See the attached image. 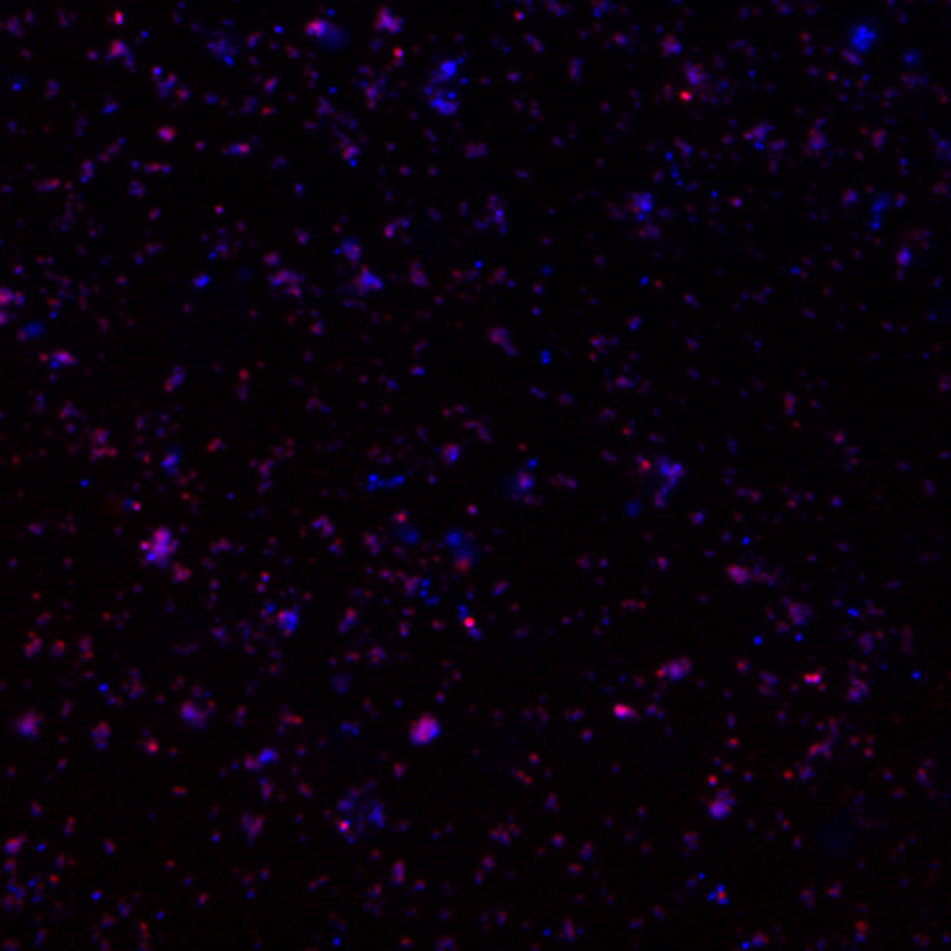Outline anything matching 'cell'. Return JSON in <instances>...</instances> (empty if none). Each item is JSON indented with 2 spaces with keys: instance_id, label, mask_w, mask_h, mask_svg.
Listing matches in <instances>:
<instances>
[{
  "instance_id": "4",
  "label": "cell",
  "mask_w": 951,
  "mask_h": 951,
  "mask_svg": "<svg viewBox=\"0 0 951 951\" xmlns=\"http://www.w3.org/2000/svg\"><path fill=\"white\" fill-rule=\"evenodd\" d=\"M436 737H439V722H436L434 717H421L417 719V722L413 724V730H410V741H413L415 745H428V743H434Z\"/></svg>"
},
{
  "instance_id": "2",
  "label": "cell",
  "mask_w": 951,
  "mask_h": 951,
  "mask_svg": "<svg viewBox=\"0 0 951 951\" xmlns=\"http://www.w3.org/2000/svg\"><path fill=\"white\" fill-rule=\"evenodd\" d=\"M817 840H820L822 851L833 853V857H844V853H851L853 848L859 846L857 822H853L851 814H846V812L835 814V817H827L820 825Z\"/></svg>"
},
{
  "instance_id": "3",
  "label": "cell",
  "mask_w": 951,
  "mask_h": 951,
  "mask_svg": "<svg viewBox=\"0 0 951 951\" xmlns=\"http://www.w3.org/2000/svg\"><path fill=\"white\" fill-rule=\"evenodd\" d=\"M373 814H383V803L378 801H359L357 795H346L339 803V830L346 833V838H357L359 833L376 830V825H370Z\"/></svg>"
},
{
  "instance_id": "1",
  "label": "cell",
  "mask_w": 951,
  "mask_h": 951,
  "mask_svg": "<svg viewBox=\"0 0 951 951\" xmlns=\"http://www.w3.org/2000/svg\"><path fill=\"white\" fill-rule=\"evenodd\" d=\"M638 748H640V756L645 758L648 767L658 769V772H666V769L677 767L679 756H683L677 735H674L672 727L655 722H648L645 727H642Z\"/></svg>"
}]
</instances>
